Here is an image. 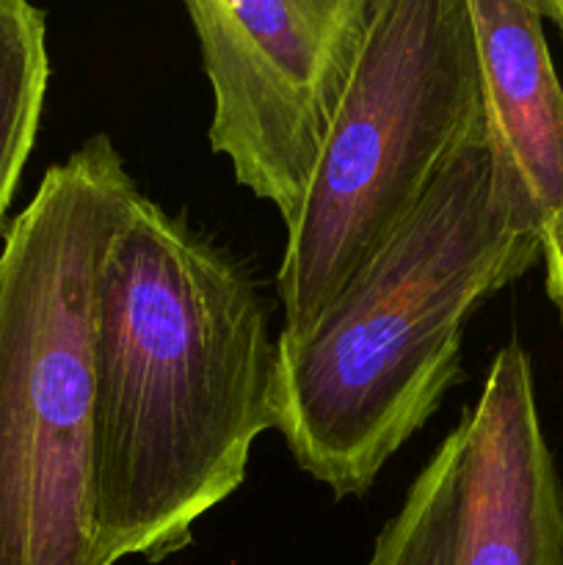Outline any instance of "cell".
Segmentation results:
<instances>
[{
    "instance_id": "cell-9",
    "label": "cell",
    "mask_w": 563,
    "mask_h": 565,
    "mask_svg": "<svg viewBox=\"0 0 563 565\" xmlns=\"http://www.w3.org/2000/svg\"><path fill=\"white\" fill-rule=\"evenodd\" d=\"M368 565H447V486L439 452L414 478L375 539Z\"/></svg>"
},
{
    "instance_id": "cell-10",
    "label": "cell",
    "mask_w": 563,
    "mask_h": 565,
    "mask_svg": "<svg viewBox=\"0 0 563 565\" xmlns=\"http://www.w3.org/2000/svg\"><path fill=\"white\" fill-rule=\"evenodd\" d=\"M541 259L546 268V292L563 320V207L552 213L541 230Z\"/></svg>"
},
{
    "instance_id": "cell-11",
    "label": "cell",
    "mask_w": 563,
    "mask_h": 565,
    "mask_svg": "<svg viewBox=\"0 0 563 565\" xmlns=\"http://www.w3.org/2000/svg\"><path fill=\"white\" fill-rule=\"evenodd\" d=\"M533 3L539 6L541 17H544V20H550L563 36V0H533Z\"/></svg>"
},
{
    "instance_id": "cell-1",
    "label": "cell",
    "mask_w": 563,
    "mask_h": 565,
    "mask_svg": "<svg viewBox=\"0 0 563 565\" xmlns=\"http://www.w3.org/2000/svg\"><path fill=\"white\" fill-rule=\"evenodd\" d=\"M94 508L105 561L160 563L279 423V353L241 263L141 191L94 276Z\"/></svg>"
},
{
    "instance_id": "cell-5",
    "label": "cell",
    "mask_w": 563,
    "mask_h": 565,
    "mask_svg": "<svg viewBox=\"0 0 563 565\" xmlns=\"http://www.w3.org/2000/svg\"><path fill=\"white\" fill-rule=\"evenodd\" d=\"M213 92L210 147L296 218L375 0H182Z\"/></svg>"
},
{
    "instance_id": "cell-3",
    "label": "cell",
    "mask_w": 563,
    "mask_h": 565,
    "mask_svg": "<svg viewBox=\"0 0 563 565\" xmlns=\"http://www.w3.org/2000/svg\"><path fill=\"white\" fill-rule=\"evenodd\" d=\"M138 188L105 132L50 166L0 252V565H110L94 508V276Z\"/></svg>"
},
{
    "instance_id": "cell-2",
    "label": "cell",
    "mask_w": 563,
    "mask_h": 565,
    "mask_svg": "<svg viewBox=\"0 0 563 565\" xmlns=\"http://www.w3.org/2000/svg\"><path fill=\"white\" fill-rule=\"evenodd\" d=\"M541 259L495 188L489 138L464 147L395 235L304 329H282L279 423L293 461L364 494L461 379L469 318Z\"/></svg>"
},
{
    "instance_id": "cell-6",
    "label": "cell",
    "mask_w": 563,
    "mask_h": 565,
    "mask_svg": "<svg viewBox=\"0 0 563 565\" xmlns=\"http://www.w3.org/2000/svg\"><path fill=\"white\" fill-rule=\"evenodd\" d=\"M436 452L447 486V565H563V489L519 342L497 351L478 403Z\"/></svg>"
},
{
    "instance_id": "cell-4",
    "label": "cell",
    "mask_w": 563,
    "mask_h": 565,
    "mask_svg": "<svg viewBox=\"0 0 563 565\" xmlns=\"http://www.w3.org/2000/svg\"><path fill=\"white\" fill-rule=\"evenodd\" d=\"M489 138L467 0H375L296 218L276 290L304 329L395 235L439 171Z\"/></svg>"
},
{
    "instance_id": "cell-7",
    "label": "cell",
    "mask_w": 563,
    "mask_h": 565,
    "mask_svg": "<svg viewBox=\"0 0 563 565\" xmlns=\"http://www.w3.org/2000/svg\"><path fill=\"white\" fill-rule=\"evenodd\" d=\"M495 188L530 230L563 207V86L533 0H467Z\"/></svg>"
},
{
    "instance_id": "cell-8",
    "label": "cell",
    "mask_w": 563,
    "mask_h": 565,
    "mask_svg": "<svg viewBox=\"0 0 563 565\" xmlns=\"http://www.w3.org/2000/svg\"><path fill=\"white\" fill-rule=\"evenodd\" d=\"M47 81L44 11L31 0H0V221L36 141Z\"/></svg>"
}]
</instances>
